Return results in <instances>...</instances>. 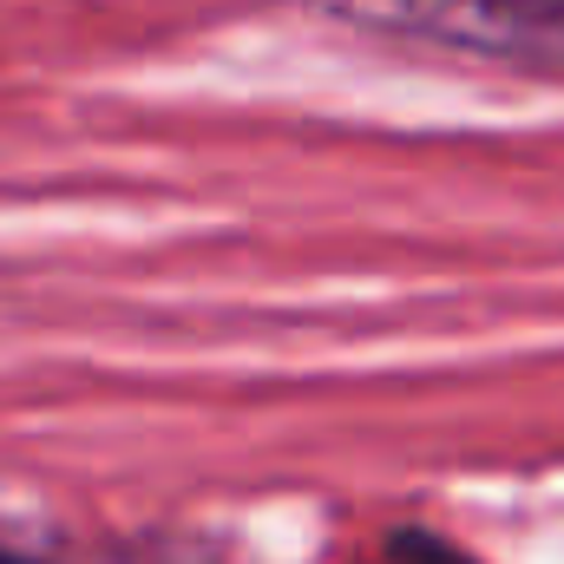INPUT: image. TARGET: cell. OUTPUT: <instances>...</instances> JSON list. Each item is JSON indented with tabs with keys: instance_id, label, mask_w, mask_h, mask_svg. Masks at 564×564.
Instances as JSON below:
<instances>
[{
	"instance_id": "2",
	"label": "cell",
	"mask_w": 564,
	"mask_h": 564,
	"mask_svg": "<svg viewBox=\"0 0 564 564\" xmlns=\"http://www.w3.org/2000/svg\"><path fill=\"white\" fill-rule=\"evenodd\" d=\"M388 564H466V558L440 552L433 539H394V552H388Z\"/></svg>"
},
{
	"instance_id": "3",
	"label": "cell",
	"mask_w": 564,
	"mask_h": 564,
	"mask_svg": "<svg viewBox=\"0 0 564 564\" xmlns=\"http://www.w3.org/2000/svg\"><path fill=\"white\" fill-rule=\"evenodd\" d=\"M0 564H40V558H20V552H0Z\"/></svg>"
},
{
	"instance_id": "1",
	"label": "cell",
	"mask_w": 564,
	"mask_h": 564,
	"mask_svg": "<svg viewBox=\"0 0 564 564\" xmlns=\"http://www.w3.org/2000/svg\"><path fill=\"white\" fill-rule=\"evenodd\" d=\"M315 7L401 46L564 79V0H315Z\"/></svg>"
}]
</instances>
